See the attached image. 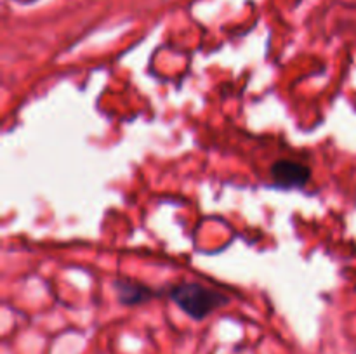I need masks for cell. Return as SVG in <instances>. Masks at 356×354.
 <instances>
[{
  "label": "cell",
  "mask_w": 356,
  "mask_h": 354,
  "mask_svg": "<svg viewBox=\"0 0 356 354\" xmlns=\"http://www.w3.org/2000/svg\"><path fill=\"white\" fill-rule=\"evenodd\" d=\"M169 297L177 304V307L186 312L190 318L202 321L219 307L228 304L229 298L222 292L214 290L211 287H204L200 283L186 281L170 287Z\"/></svg>",
  "instance_id": "6da1fadb"
},
{
  "label": "cell",
  "mask_w": 356,
  "mask_h": 354,
  "mask_svg": "<svg viewBox=\"0 0 356 354\" xmlns=\"http://www.w3.org/2000/svg\"><path fill=\"white\" fill-rule=\"evenodd\" d=\"M270 174L275 186L282 189H292V187H302L308 183L312 177V169L294 160H278L271 165Z\"/></svg>",
  "instance_id": "7a4b0ae2"
},
{
  "label": "cell",
  "mask_w": 356,
  "mask_h": 354,
  "mask_svg": "<svg viewBox=\"0 0 356 354\" xmlns=\"http://www.w3.org/2000/svg\"><path fill=\"white\" fill-rule=\"evenodd\" d=\"M113 290L117 294V298L120 304L124 305H139L148 302L149 298L156 297V292L149 288L148 285H143L139 281L127 280V278H120V280L113 281Z\"/></svg>",
  "instance_id": "3957f363"
}]
</instances>
